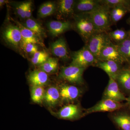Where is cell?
<instances>
[{"label":"cell","instance_id":"cell-1","mask_svg":"<svg viewBox=\"0 0 130 130\" xmlns=\"http://www.w3.org/2000/svg\"><path fill=\"white\" fill-rule=\"evenodd\" d=\"M74 16V28L86 44L97 31L88 13H78Z\"/></svg>","mask_w":130,"mask_h":130},{"label":"cell","instance_id":"cell-2","mask_svg":"<svg viewBox=\"0 0 130 130\" xmlns=\"http://www.w3.org/2000/svg\"><path fill=\"white\" fill-rule=\"evenodd\" d=\"M110 9L102 5L92 11L87 13L90 16L98 32H107L110 29L112 22Z\"/></svg>","mask_w":130,"mask_h":130},{"label":"cell","instance_id":"cell-3","mask_svg":"<svg viewBox=\"0 0 130 130\" xmlns=\"http://www.w3.org/2000/svg\"><path fill=\"white\" fill-rule=\"evenodd\" d=\"M98 60L86 46L72 54L71 65L86 68L91 66H95Z\"/></svg>","mask_w":130,"mask_h":130},{"label":"cell","instance_id":"cell-4","mask_svg":"<svg viewBox=\"0 0 130 130\" xmlns=\"http://www.w3.org/2000/svg\"><path fill=\"white\" fill-rule=\"evenodd\" d=\"M111 41L107 32H97L91 37L85 46L98 60L103 49Z\"/></svg>","mask_w":130,"mask_h":130},{"label":"cell","instance_id":"cell-5","mask_svg":"<svg viewBox=\"0 0 130 130\" xmlns=\"http://www.w3.org/2000/svg\"><path fill=\"white\" fill-rule=\"evenodd\" d=\"M86 68L70 64L62 68L60 77L70 83L82 84L84 83L83 74Z\"/></svg>","mask_w":130,"mask_h":130},{"label":"cell","instance_id":"cell-6","mask_svg":"<svg viewBox=\"0 0 130 130\" xmlns=\"http://www.w3.org/2000/svg\"><path fill=\"white\" fill-rule=\"evenodd\" d=\"M124 105L121 103L116 102L109 99H103L85 111L84 114H89L96 112H112L121 109Z\"/></svg>","mask_w":130,"mask_h":130},{"label":"cell","instance_id":"cell-7","mask_svg":"<svg viewBox=\"0 0 130 130\" xmlns=\"http://www.w3.org/2000/svg\"><path fill=\"white\" fill-rule=\"evenodd\" d=\"M103 99H109L116 102L127 101L128 98L121 91L116 80L109 77V81L103 94Z\"/></svg>","mask_w":130,"mask_h":130},{"label":"cell","instance_id":"cell-8","mask_svg":"<svg viewBox=\"0 0 130 130\" xmlns=\"http://www.w3.org/2000/svg\"><path fill=\"white\" fill-rule=\"evenodd\" d=\"M3 37L8 44L14 47L21 44L22 38L19 26L10 24L6 27L2 33Z\"/></svg>","mask_w":130,"mask_h":130},{"label":"cell","instance_id":"cell-9","mask_svg":"<svg viewBox=\"0 0 130 130\" xmlns=\"http://www.w3.org/2000/svg\"><path fill=\"white\" fill-rule=\"evenodd\" d=\"M98 60L113 61L121 64L124 62H125L119 52L116 44L113 43L112 41L109 42L103 49Z\"/></svg>","mask_w":130,"mask_h":130},{"label":"cell","instance_id":"cell-10","mask_svg":"<svg viewBox=\"0 0 130 130\" xmlns=\"http://www.w3.org/2000/svg\"><path fill=\"white\" fill-rule=\"evenodd\" d=\"M60 100L62 101L71 102L77 100L81 94V90L74 85L64 84L59 89Z\"/></svg>","mask_w":130,"mask_h":130},{"label":"cell","instance_id":"cell-11","mask_svg":"<svg viewBox=\"0 0 130 130\" xmlns=\"http://www.w3.org/2000/svg\"><path fill=\"white\" fill-rule=\"evenodd\" d=\"M95 66L103 70L108 75L109 77L116 80L119 73L123 68L121 64L113 61H99Z\"/></svg>","mask_w":130,"mask_h":130},{"label":"cell","instance_id":"cell-12","mask_svg":"<svg viewBox=\"0 0 130 130\" xmlns=\"http://www.w3.org/2000/svg\"><path fill=\"white\" fill-rule=\"evenodd\" d=\"M82 111L79 106L71 104L65 106L58 112V117L64 119H77L81 116Z\"/></svg>","mask_w":130,"mask_h":130},{"label":"cell","instance_id":"cell-13","mask_svg":"<svg viewBox=\"0 0 130 130\" xmlns=\"http://www.w3.org/2000/svg\"><path fill=\"white\" fill-rule=\"evenodd\" d=\"M51 52L54 56L63 60L69 58L67 44L64 38L61 37L51 43Z\"/></svg>","mask_w":130,"mask_h":130},{"label":"cell","instance_id":"cell-14","mask_svg":"<svg viewBox=\"0 0 130 130\" xmlns=\"http://www.w3.org/2000/svg\"><path fill=\"white\" fill-rule=\"evenodd\" d=\"M47 28L51 35L56 37L69 30L72 27V25L68 21H51L48 23Z\"/></svg>","mask_w":130,"mask_h":130},{"label":"cell","instance_id":"cell-15","mask_svg":"<svg viewBox=\"0 0 130 130\" xmlns=\"http://www.w3.org/2000/svg\"><path fill=\"white\" fill-rule=\"evenodd\" d=\"M102 5L100 0H79L75 3L74 12L77 14L90 12Z\"/></svg>","mask_w":130,"mask_h":130},{"label":"cell","instance_id":"cell-16","mask_svg":"<svg viewBox=\"0 0 130 130\" xmlns=\"http://www.w3.org/2000/svg\"><path fill=\"white\" fill-rule=\"evenodd\" d=\"M28 78L32 86H43L49 81L47 74L40 69L31 71L29 74Z\"/></svg>","mask_w":130,"mask_h":130},{"label":"cell","instance_id":"cell-17","mask_svg":"<svg viewBox=\"0 0 130 130\" xmlns=\"http://www.w3.org/2000/svg\"><path fill=\"white\" fill-rule=\"evenodd\" d=\"M75 1L61 0L58 2V11L59 16L63 18H67L72 16L74 13Z\"/></svg>","mask_w":130,"mask_h":130},{"label":"cell","instance_id":"cell-18","mask_svg":"<svg viewBox=\"0 0 130 130\" xmlns=\"http://www.w3.org/2000/svg\"><path fill=\"white\" fill-rule=\"evenodd\" d=\"M14 22L19 26L22 36V43H32L33 44H41L39 40V37L34 32L26 28L23 25L21 24L18 21H14Z\"/></svg>","mask_w":130,"mask_h":130},{"label":"cell","instance_id":"cell-19","mask_svg":"<svg viewBox=\"0 0 130 130\" xmlns=\"http://www.w3.org/2000/svg\"><path fill=\"white\" fill-rule=\"evenodd\" d=\"M113 121L120 130H130V113L122 112L115 115Z\"/></svg>","mask_w":130,"mask_h":130},{"label":"cell","instance_id":"cell-20","mask_svg":"<svg viewBox=\"0 0 130 130\" xmlns=\"http://www.w3.org/2000/svg\"><path fill=\"white\" fill-rule=\"evenodd\" d=\"M60 99L59 89L55 86L49 87L45 91L44 101L48 106L53 107Z\"/></svg>","mask_w":130,"mask_h":130},{"label":"cell","instance_id":"cell-21","mask_svg":"<svg viewBox=\"0 0 130 130\" xmlns=\"http://www.w3.org/2000/svg\"><path fill=\"white\" fill-rule=\"evenodd\" d=\"M116 81L126 93L130 94V70L122 69L117 76Z\"/></svg>","mask_w":130,"mask_h":130},{"label":"cell","instance_id":"cell-22","mask_svg":"<svg viewBox=\"0 0 130 130\" xmlns=\"http://www.w3.org/2000/svg\"><path fill=\"white\" fill-rule=\"evenodd\" d=\"M116 45L125 62L130 64V35L125 40Z\"/></svg>","mask_w":130,"mask_h":130},{"label":"cell","instance_id":"cell-23","mask_svg":"<svg viewBox=\"0 0 130 130\" xmlns=\"http://www.w3.org/2000/svg\"><path fill=\"white\" fill-rule=\"evenodd\" d=\"M111 41H114L117 44L121 43L129 36L130 31H126L123 29H117L107 33Z\"/></svg>","mask_w":130,"mask_h":130},{"label":"cell","instance_id":"cell-24","mask_svg":"<svg viewBox=\"0 0 130 130\" xmlns=\"http://www.w3.org/2000/svg\"><path fill=\"white\" fill-rule=\"evenodd\" d=\"M102 5L110 9L115 7H120L127 9L130 11V0H100Z\"/></svg>","mask_w":130,"mask_h":130},{"label":"cell","instance_id":"cell-25","mask_svg":"<svg viewBox=\"0 0 130 130\" xmlns=\"http://www.w3.org/2000/svg\"><path fill=\"white\" fill-rule=\"evenodd\" d=\"M56 9V5L53 2L44 3L40 7L38 11V16L41 18H44L53 14Z\"/></svg>","mask_w":130,"mask_h":130},{"label":"cell","instance_id":"cell-26","mask_svg":"<svg viewBox=\"0 0 130 130\" xmlns=\"http://www.w3.org/2000/svg\"><path fill=\"white\" fill-rule=\"evenodd\" d=\"M59 63L57 58H49L44 63L40 65L39 69L48 74L56 72Z\"/></svg>","mask_w":130,"mask_h":130},{"label":"cell","instance_id":"cell-27","mask_svg":"<svg viewBox=\"0 0 130 130\" xmlns=\"http://www.w3.org/2000/svg\"><path fill=\"white\" fill-rule=\"evenodd\" d=\"M45 91L43 86H32L31 96L32 101L37 104L41 103L44 100Z\"/></svg>","mask_w":130,"mask_h":130},{"label":"cell","instance_id":"cell-28","mask_svg":"<svg viewBox=\"0 0 130 130\" xmlns=\"http://www.w3.org/2000/svg\"><path fill=\"white\" fill-rule=\"evenodd\" d=\"M25 25L26 28L34 32L39 38L42 37L44 35L43 28L40 24L32 19H27Z\"/></svg>","mask_w":130,"mask_h":130},{"label":"cell","instance_id":"cell-29","mask_svg":"<svg viewBox=\"0 0 130 130\" xmlns=\"http://www.w3.org/2000/svg\"><path fill=\"white\" fill-rule=\"evenodd\" d=\"M128 12L127 9L122 8L115 7L110 9V16L112 24L118 23Z\"/></svg>","mask_w":130,"mask_h":130},{"label":"cell","instance_id":"cell-30","mask_svg":"<svg viewBox=\"0 0 130 130\" xmlns=\"http://www.w3.org/2000/svg\"><path fill=\"white\" fill-rule=\"evenodd\" d=\"M25 51L28 53H36L38 51V47L36 44L32 43H22L21 44Z\"/></svg>","mask_w":130,"mask_h":130},{"label":"cell","instance_id":"cell-31","mask_svg":"<svg viewBox=\"0 0 130 130\" xmlns=\"http://www.w3.org/2000/svg\"><path fill=\"white\" fill-rule=\"evenodd\" d=\"M17 12L18 15L21 18L26 19L25 16V2L22 3L18 7Z\"/></svg>","mask_w":130,"mask_h":130},{"label":"cell","instance_id":"cell-32","mask_svg":"<svg viewBox=\"0 0 130 130\" xmlns=\"http://www.w3.org/2000/svg\"><path fill=\"white\" fill-rule=\"evenodd\" d=\"M32 3L31 1L25 2V16L26 19L30 18L32 14Z\"/></svg>","mask_w":130,"mask_h":130},{"label":"cell","instance_id":"cell-33","mask_svg":"<svg viewBox=\"0 0 130 130\" xmlns=\"http://www.w3.org/2000/svg\"><path fill=\"white\" fill-rule=\"evenodd\" d=\"M33 57L37 58L46 59H48L49 58L48 54L44 51H38L33 55Z\"/></svg>","mask_w":130,"mask_h":130},{"label":"cell","instance_id":"cell-34","mask_svg":"<svg viewBox=\"0 0 130 130\" xmlns=\"http://www.w3.org/2000/svg\"><path fill=\"white\" fill-rule=\"evenodd\" d=\"M47 60L46 59H42V58H37L32 57L31 60L32 64L34 65H40L44 63Z\"/></svg>","mask_w":130,"mask_h":130},{"label":"cell","instance_id":"cell-35","mask_svg":"<svg viewBox=\"0 0 130 130\" xmlns=\"http://www.w3.org/2000/svg\"><path fill=\"white\" fill-rule=\"evenodd\" d=\"M7 2V1H4V0H1L0 1V5L1 7L3 5H5L6 2Z\"/></svg>","mask_w":130,"mask_h":130},{"label":"cell","instance_id":"cell-36","mask_svg":"<svg viewBox=\"0 0 130 130\" xmlns=\"http://www.w3.org/2000/svg\"><path fill=\"white\" fill-rule=\"evenodd\" d=\"M128 100H127V105L128 107H129V108L130 109V94L129 95V97L128 98Z\"/></svg>","mask_w":130,"mask_h":130},{"label":"cell","instance_id":"cell-37","mask_svg":"<svg viewBox=\"0 0 130 130\" xmlns=\"http://www.w3.org/2000/svg\"><path fill=\"white\" fill-rule=\"evenodd\" d=\"M126 23L129 25L130 26V15L129 18H128V19L126 20Z\"/></svg>","mask_w":130,"mask_h":130}]
</instances>
